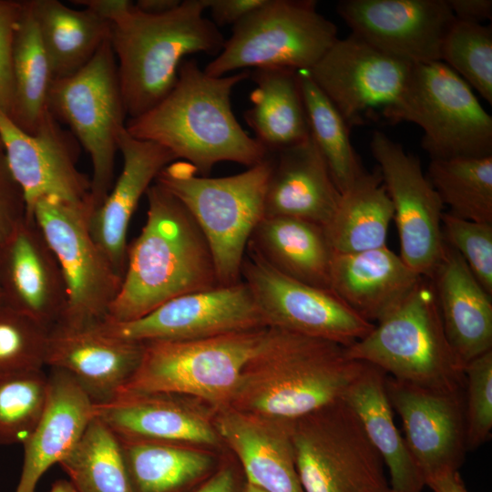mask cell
<instances>
[{"label": "cell", "instance_id": "obj_55", "mask_svg": "<svg viewBox=\"0 0 492 492\" xmlns=\"http://www.w3.org/2000/svg\"><path fill=\"white\" fill-rule=\"evenodd\" d=\"M0 149L3 150V147H2V143H1V140H0Z\"/></svg>", "mask_w": 492, "mask_h": 492}, {"label": "cell", "instance_id": "obj_50", "mask_svg": "<svg viewBox=\"0 0 492 492\" xmlns=\"http://www.w3.org/2000/svg\"><path fill=\"white\" fill-rule=\"evenodd\" d=\"M180 3L179 0H138L134 5L145 14L160 15L175 9Z\"/></svg>", "mask_w": 492, "mask_h": 492}, {"label": "cell", "instance_id": "obj_38", "mask_svg": "<svg viewBox=\"0 0 492 492\" xmlns=\"http://www.w3.org/2000/svg\"><path fill=\"white\" fill-rule=\"evenodd\" d=\"M426 177L449 213L492 223V156L431 159Z\"/></svg>", "mask_w": 492, "mask_h": 492}, {"label": "cell", "instance_id": "obj_24", "mask_svg": "<svg viewBox=\"0 0 492 492\" xmlns=\"http://www.w3.org/2000/svg\"><path fill=\"white\" fill-rule=\"evenodd\" d=\"M184 397L119 392L107 402L96 403L95 416L121 439L217 446L216 427Z\"/></svg>", "mask_w": 492, "mask_h": 492}, {"label": "cell", "instance_id": "obj_21", "mask_svg": "<svg viewBox=\"0 0 492 492\" xmlns=\"http://www.w3.org/2000/svg\"><path fill=\"white\" fill-rule=\"evenodd\" d=\"M144 343L114 337L97 326L54 325L46 365L69 373L96 403L116 396L136 371Z\"/></svg>", "mask_w": 492, "mask_h": 492}, {"label": "cell", "instance_id": "obj_28", "mask_svg": "<svg viewBox=\"0 0 492 492\" xmlns=\"http://www.w3.org/2000/svg\"><path fill=\"white\" fill-rule=\"evenodd\" d=\"M275 153L265 194L264 217L298 218L324 226L341 193L311 136Z\"/></svg>", "mask_w": 492, "mask_h": 492}, {"label": "cell", "instance_id": "obj_13", "mask_svg": "<svg viewBox=\"0 0 492 492\" xmlns=\"http://www.w3.org/2000/svg\"><path fill=\"white\" fill-rule=\"evenodd\" d=\"M241 279L267 327L349 346L374 328L334 292L284 275L249 242Z\"/></svg>", "mask_w": 492, "mask_h": 492}, {"label": "cell", "instance_id": "obj_11", "mask_svg": "<svg viewBox=\"0 0 492 492\" xmlns=\"http://www.w3.org/2000/svg\"><path fill=\"white\" fill-rule=\"evenodd\" d=\"M295 466L303 492H384V461L343 400L292 420Z\"/></svg>", "mask_w": 492, "mask_h": 492}, {"label": "cell", "instance_id": "obj_30", "mask_svg": "<svg viewBox=\"0 0 492 492\" xmlns=\"http://www.w3.org/2000/svg\"><path fill=\"white\" fill-rule=\"evenodd\" d=\"M274 269L294 280L331 290L334 251L323 226L292 217H263L249 241Z\"/></svg>", "mask_w": 492, "mask_h": 492}, {"label": "cell", "instance_id": "obj_31", "mask_svg": "<svg viewBox=\"0 0 492 492\" xmlns=\"http://www.w3.org/2000/svg\"><path fill=\"white\" fill-rule=\"evenodd\" d=\"M251 107L244 113L249 127L269 153L300 144L310 138L299 71L286 67L256 68Z\"/></svg>", "mask_w": 492, "mask_h": 492}, {"label": "cell", "instance_id": "obj_37", "mask_svg": "<svg viewBox=\"0 0 492 492\" xmlns=\"http://www.w3.org/2000/svg\"><path fill=\"white\" fill-rule=\"evenodd\" d=\"M59 465L77 492H132L120 442L96 416Z\"/></svg>", "mask_w": 492, "mask_h": 492}, {"label": "cell", "instance_id": "obj_27", "mask_svg": "<svg viewBox=\"0 0 492 492\" xmlns=\"http://www.w3.org/2000/svg\"><path fill=\"white\" fill-rule=\"evenodd\" d=\"M446 338L466 364L492 350V302L468 266L445 242L442 257L427 278Z\"/></svg>", "mask_w": 492, "mask_h": 492}, {"label": "cell", "instance_id": "obj_4", "mask_svg": "<svg viewBox=\"0 0 492 492\" xmlns=\"http://www.w3.org/2000/svg\"><path fill=\"white\" fill-rule=\"evenodd\" d=\"M362 364L340 343L268 327L227 408L292 421L342 399Z\"/></svg>", "mask_w": 492, "mask_h": 492}, {"label": "cell", "instance_id": "obj_51", "mask_svg": "<svg viewBox=\"0 0 492 492\" xmlns=\"http://www.w3.org/2000/svg\"><path fill=\"white\" fill-rule=\"evenodd\" d=\"M49 492H77L69 480L58 479L53 483Z\"/></svg>", "mask_w": 492, "mask_h": 492}, {"label": "cell", "instance_id": "obj_17", "mask_svg": "<svg viewBox=\"0 0 492 492\" xmlns=\"http://www.w3.org/2000/svg\"><path fill=\"white\" fill-rule=\"evenodd\" d=\"M413 66L351 34L338 38L307 71L351 128L364 123L367 111L397 103Z\"/></svg>", "mask_w": 492, "mask_h": 492}, {"label": "cell", "instance_id": "obj_39", "mask_svg": "<svg viewBox=\"0 0 492 492\" xmlns=\"http://www.w3.org/2000/svg\"><path fill=\"white\" fill-rule=\"evenodd\" d=\"M48 378L43 369L0 374V445L23 444L43 413Z\"/></svg>", "mask_w": 492, "mask_h": 492}, {"label": "cell", "instance_id": "obj_36", "mask_svg": "<svg viewBox=\"0 0 492 492\" xmlns=\"http://www.w3.org/2000/svg\"><path fill=\"white\" fill-rule=\"evenodd\" d=\"M310 136L322 154L340 191L348 190L366 170L351 139L345 120L310 77L299 71Z\"/></svg>", "mask_w": 492, "mask_h": 492}, {"label": "cell", "instance_id": "obj_45", "mask_svg": "<svg viewBox=\"0 0 492 492\" xmlns=\"http://www.w3.org/2000/svg\"><path fill=\"white\" fill-rule=\"evenodd\" d=\"M26 217L24 192L8 167L4 150L0 149V246Z\"/></svg>", "mask_w": 492, "mask_h": 492}, {"label": "cell", "instance_id": "obj_29", "mask_svg": "<svg viewBox=\"0 0 492 492\" xmlns=\"http://www.w3.org/2000/svg\"><path fill=\"white\" fill-rule=\"evenodd\" d=\"M386 374L364 363L342 399L359 418L390 475L393 492H422L424 477L394 421L386 388Z\"/></svg>", "mask_w": 492, "mask_h": 492}, {"label": "cell", "instance_id": "obj_20", "mask_svg": "<svg viewBox=\"0 0 492 492\" xmlns=\"http://www.w3.org/2000/svg\"><path fill=\"white\" fill-rule=\"evenodd\" d=\"M2 302L51 329L67 305L58 261L33 218L0 246Z\"/></svg>", "mask_w": 492, "mask_h": 492}, {"label": "cell", "instance_id": "obj_3", "mask_svg": "<svg viewBox=\"0 0 492 492\" xmlns=\"http://www.w3.org/2000/svg\"><path fill=\"white\" fill-rule=\"evenodd\" d=\"M146 196V223L128 245L121 286L104 321L136 320L172 298L219 285L209 244L188 209L156 182Z\"/></svg>", "mask_w": 492, "mask_h": 492}, {"label": "cell", "instance_id": "obj_48", "mask_svg": "<svg viewBox=\"0 0 492 492\" xmlns=\"http://www.w3.org/2000/svg\"><path fill=\"white\" fill-rule=\"evenodd\" d=\"M457 20L482 24L492 18L491 0H447Z\"/></svg>", "mask_w": 492, "mask_h": 492}, {"label": "cell", "instance_id": "obj_19", "mask_svg": "<svg viewBox=\"0 0 492 492\" xmlns=\"http://www.w3.org/2000/svg\"><path fill=\"white\" fill-rule=\"evenodd\" d=\"M385 388L393 410L402 420L405 441L424 480L444 471L458 470L467 451L465 389H427L388 375Z\"/></svg>", "mask_w": 492, "mask_h": 492}, {"label": "cell", "instance_id": "obj_6", "mask_svg": "<svg viewBox=\"0 0 492 492\" xmlns=\"http://www.w3.org/2000/svg\"><path fill=\"white\" fill-rule=\"evenodd\" d=\"M346 354L403 383L441 391L465 389V364L446 338L433 287L425 277L398 308L346 346Z\"/></svg>", "mask_w": 492, "mask_h": 492}, {"label": "cell", "instance_id": "obj_33", "mask_svg": "<svg viewBox=\"0 0 492 492\" xmlns=\"http://www.w3.org/2000/svg\"><path fill=\"white\" fill-rule=\"evenodd\" d=\"M394 218L378 168L364 173L341 193L324 231L334 252L350 253L386 246Z\"/></svg>", "mask_w": 492, "mask_h": 492}, {"label": "cell", "instance_id": "obj_23", "mask_svg": "<svg viewBox=\"0 0 492 492\" xmlns=\"http://www.w3.org/2000/svg\"><path fill=\"white\" fill-rule=\"evenodd\" d=\"M43 413L22 444L23 465L15 492H35L45 472L77 446L95 417L96 402L67 372L51 368Z\"/></svg>", "mask_w": 492, "mask_h": 492}, {"label": "cell", "instance_id": "obj_53", "mask_svg": "<svg viewBox=\"0 0 492 492\" xmlns=\"http://www.w3.org/2000/svg\"><path fill=\"white\" fill-rule=\"evenodd\" d=\"M384 492H393V491H392V490L390 489V487H389V488H388L387 490H385Z\"/></svg>", "mask_w": 492, "mask_h": 492}, {"label": "cell", "instance_id": "obj_14", "mask_svg": "<svg viewBox=\"0 0 492 492\" xmlns=\"http://www.w3.org/2000/svg\"><path fill=\"white\" fill-rule=\"evenodd\" d=\"M370 149L393 206L399 255L413 271L429 278L445 248L439 195L424 175L418 158L385 133L374 131Z\"/></svg>", "mask_w": 492, "mask_h": 492}, {"label": "cell", "instance_id": "obj_44", "mask_svg": "<svg viewBox=\"0 0 492 492\" xmlns=\"http://www.w3.org/2000/svg\"><path fill=\"white\" fill-rule=\"evenodd\" d=\"M23 1L0 0V108L10 118L15 100L13 44Z\"/></svg>", "mask_w": 492, "mask_h": 492}, {"label": "cell", "instance_id": "obj_42", "mask_svg": "<svg viewBox=\"0 0 492 492\" xmlns=\"http://www.w3.org/2000/svg\"><path fill=\"white\" fill-rule=\"evenodd\" d=\"M464 372L466 448L471 451L491 437L492 350L467 362Z\"/></svg>", "mask_w": 492, "mask_h": 492}, {"label": "cell", "instance_id": "obj_52", "mask_svg": "<svg viewBox=\"0 0 492 492\" xmlns=\"http://www.w3.org/2000/svg\"><path fill=\"white\" fill-rule=\"evenodd\" d=\"M244 492H266L259 487H256L251 484H248L246 482V485H245V488H244Z\"/></svg>", "mask_w": 492, "mask_h": 492}, {"label": "cell", "instance_id": "obj_18", "mask_svg": "<svg viewBox=\"0 0 492 492\" xmlns=\"http://www.w3.org/2000/svg\"><path fill=\"white\" fill-rule=\"evenodd\" d=\"M336 10L351 34L411 65L440 61L456 19L447 0H343Z\"/></svg>", "mask_w": 492, "mask_h": 492}, {"label": "cell", "instance_id": "obj_7", "mask_svg": "<svg viewBox=\"0 0 492 492\" xmlns=\"http://www.w3.org/2000/svg\"><path fill=\"white\" fill-rule=\"evenodd\" d=\"M267 329L197 340L143 343L141 360L120 392L196 397L225 409Z\"/></svg>", "mask_w": 492, "mask_h": 492}, {"label": "cell", "instance_id": "obj_46", "mask_svg": "<svg viewBox=\"0 0 492 492\" xmlns=\"http://www.w3.org/2000/svg\"><path fill=\"white\" fill-rule=\"evenodd\" d=\"M217 26H234L264 4L265 0H203Z\"/></svg>", "mask_w": 492, "mask_h": 492}, {"label": "cell", "instance_id": "obj_2", "mask_svg": "<svg viewBox=\"0 0 492 492\" xmlns=\"http://www.w3.org/2000/svg\"><path fill=\"white\" fill-rule=\"evenodd\" d=\"M250 74L212 77L195 60L184 59L169 93L146 113L128 118L126 129L164 146L205 177L222 161L252 167L269 152L242 128L231 103L233 88Z\"/></svg>", "mask_w": 492, "mask_h": 492}, {"label": "cell", "instance_id": "obj_26", "mask_svg": "<svg viewBox=\"0 0 492 492\" xmlns=\"http://www.w3.org/2000/svg\"><path fill=\"white\" fill-rule=\"evenodd\" d=\"M423 278L387 246L334 252L331 263L332 292L372 323L398 308Z\"/></svg>", "mask_w": 492, "mask_h": 492}, {"label": "cell", "instance_id": "obj_1", "mask_svg": "<svg viewBox=\"0 0 492 492\" xmlns=\"http://www.w3.org/2000/svg\"><path fill=\"white\" fill-rule=\"evenodd\" d=\"M110 23L109 41L128 118L146 113L172 89L184 57L217 56L225 39L203 15V0H184L175 9L149 15L128 0H84Z\"/></svg>", "mask_w": 492, "mask_h": 492}, {"label": "cell", "instance_id": "obj_8", "mask_svg": "<svg viewBox=\"0 0 492 492\" xmlns=\"http://www.w3.org/2000/svg\"><path fill=\"white\" fill-rule=\"evenodd\" d=\"M384 114L419 126L431 159L492 156L491 116L442 61L414 65L401 97Z\"/></svg>", "mask_w": 492, "mask_h": 492}, {"label": "cell", "instance_id": "obj_47", "mask_svg": "<svg viewBox=\"0 0 492 492\" xmlns=\"http://www.w3.org/2000/svg\"><path fill=\"white\" fill-rule=\"evenodd\" d=\"M246 482L241 484L231 466H221L190 492H244Z\"/></svg>", "mask_w": 492, "mask_h": 492}, {"label": "cell", "instance_id": "obj_35", "mask_svg": "<svg viewBox=\"0 0 492 492\" xmlns=\"http://www.w3.org/2000/svg\"><path fill=\"white\" fill-rule=\"evenodd\" d=\"M13 78L15 100L10 118L22 130L33 135L47 108L53 78L27 0L23 1V12L14 37Z\"/></svg>", "mask_w": 492, "mask_h": 492}, {"label": "cell", "instance_id": "obj_34", "mask_svg": "<svg viewBox=\"0 0 492 492\" xmlns=\"http://www.w3.org/2000/svg\"><path fill=\"white\" fill-rule=\"evenodd\" d=\"M118 440L132 492H187L213 472L208 453L185 445Z\"/></svg>", "mask_w": 492, "mask_h": 492}, {"label": "cell", "instance_id": "obj_15", "mask_svg": "<svg viewBox=\"0 0 492 492\" xmlns=\"http://www.w3.org/2000/svg\"><path fill=\"white\" fill-rule=\"evenodd\" d=\"M0 140L8 167L24 192L28 218H33L38 200L51 196L92 211L90 178L77 167L81 146L48 108L33 135L0 108Z\"/></svg>", "mask_w": 492, "mask_h": 492}, {"label": "cell", "instance_id": "obj_49", "mask_svg": "<svg viewBox=\"0 0 492 492\" xmlns=\"http://www.w3.org/2000/svg\"><path fill=\"white\" fill-rule=\"evenodd\" d=\"M433 492H467L458 470H447L425 480Z\"/></svg>", "mask_w": 492, "mask_h": 492}, {"label": "cell", "instance_id": "obj_10", "mask_svg": "<svg viewBox=\"0 0 492 492\" xmlns=\"http://www.w3.org/2000/svg\"><path fill=\"white\" fill-rule=\"evenodd\" d=\"M338 39L336 26L313 0H265L233 26L221 51L203 69L212 77L250 67L311 69Z\"/></svg>", "mask_w": 492, "mask_h": 492}, {"label": "cell", "instance_id": "obj_25", "mask_svg": "<svg viewBox=\"0 0 492 492\" xmlns=\"http://www.w3.org/2000/svg\"><path fill=\"white\" fill-rule=\"evenodd\" d=\"M292 422L225 408L215 427L237 456L248 484L266 492H303L295 466Z\"/></svg>", "mask_w": 492, "mask_h": 492}, {"label": "cell", "instance_id": "obj_5", "mask_svg": "<svg viewBox=\"0 0 492 492\" xmlns=\"http://www.w3.org/2000/svg\"><path fill=\"white\" fill-rule=\"evenodd\" d=\"M272 164L269 153L241 173L209 178L199 176L191 164L175 160L154 181L178 198L200 227L213 257L219 285L241 281L248 243L265 216V194Z\"/></svg>", "mask_w": 492, "mask_h": 492}, {"label": "cell", "instance_id": "obj_41", "mask_svg": "<svg viewBox=\"0 0 492 492\" xmlns=\"http://www.w3.org/2000/svg\"><path fill=\"white\" fill-rule=\"evenodd\" d=\"M50 329L0 302V374L43 369Z\"/></svg>", "mask_w": 492, "mask_h": 492}, {"label": "cell", "instance_id": "obj_43", "mask_svg": "<svg viewBox=\"0 0 492 492\" xmlns=\"http://www.w3.org/2000/svg\"><path fill=\"white\" fill-rule=\"evenodd\" d=\"M441 226L445 242L459 253L492 296V223L471 221L444 212Z\"/></svg>", "mask_w": 492, "mask_h": 492}, {"label": "cell", "instance_id": "obj_40", "mask_svg": "<svg viewBox=\"0 0 492 492\" xmlns=\"http://www.w3.org/2000/svg\"><path fill=\"white\" fill-rule=\"evenodd\" d=\"M440 61L492 105V28L455 19L441 46Z\"/></svg>", "mask_w": 492, "mask_h": 492}, {"label": "cell", "instance_id": "obj_12", "mask_svg": "<svg viewBox=\"0 0 492 492\" xmlns=\"http://www.w3.org/2000/svg\"><path fill=\"white\" fill-rule=\"evenodd\" d=\"M91 213L54 196L38 200L32 210L65 280L67 305L56 324L83 328L101 323L121 286L122 276L90 234Z\"/></svg>", "mask_w": 492, "mask_h": 492}, {"label": "cell", "instance_id": "obj_54", "mask_svg": "<svg viewBox=\"0 0 492 492\" xmlns=\"http://www.w3.org/2000/svg\"><path fill=\"white\" fill-rule=\"evenodd\" d=\"M0 302H2V294H1V291H0Z\"/></svg>", "mask_w": 492, "mask_h": 492}, {"label": "cell", "instance_id": "obj_9", "mask_svg": "<svg viewBox=\"0 0 492 492\" xmlns=\"http://www.w3.org/2000/svg\"><path fill=\"white\" fill-rule=\"evenodd\" d=\"M47 108L66 124L92 165V212L109 193L114 179L118 138L127 113L119 87L117 60L109 38L76 74L52 80Z\"/></svg>", "mask_w": 492, "mask_h": 492}, {"label": "cell", "instance_id": "obj_16", "mask_svg": "<svg viewBox=\"0 0 492 492\" xmlns=\"http://www.w3.org/2000/svg\"><path fill=\"white\" fill-rule=\"evenodd\" d=\"M96 326L138 343L197 340L267 328L242 281L177 296L136 320L104 321Z\"/></svg>", "mask_w": 492, "mask_h": 492}, {"label": "cell", "instance_id": "obj_32", "mask_svg": "<svg viewBox=\"0 0 492 492\" xmlns=\"http://www.w3.org/2000/svg\"><path fill=\"white\" fill-rule=\"evenodd\" d=\"M46 54L53 80L83 68L109 38L110 23L93 10L58 0H27Z\"/></svg>", "mask_w": 492, "mask_h": 492}, {"label": "cell", "instance_id": "obj_22", "mask_svg": "<svg viewBox=\"0 0 492 492\" xmlns=\"http://www.w3.org/2000/svg\"><path fill=\"white\" fill-rule=\"evenodd\" d=\"M123 166L102 202L88 219L90 234L122 278L127 260V233L141 197L159 173L178 160L164 146L132 137L126 129L118 138Z\"/></svg>", "mask_w": 492, "mask_h": 492}]
</instances>
